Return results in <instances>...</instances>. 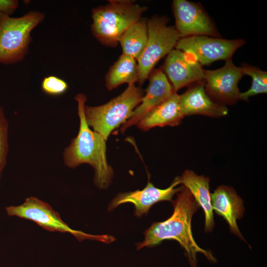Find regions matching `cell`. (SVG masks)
<instances>
[{"mask_svg":"<svg viewBox=\"0 0 267 267\" xmlns=\"http://www.w3.org/2000/svg\"><path fill=\"white\" fill-rule=\"evenodd\" d=\"M174 212L165 221L155 222L144 232V240L137 244V249L158 245L166 239L178 241L185 250L191 267H196V254H204L212 262L216 260L211 253L200 248L195 241L191 231V220L200 206L190 191L184 188L173 201Z\"/></svg>","mask_w":267,"mask_h":267,"instance_id":"obj_1","label":"cell"},{"mask_svg":"<svg viewBox=\"0 0 267 267\" xmlns=\"http://www.w3.org/2000/svg\"><path fill=\"white\" fill-rule=\"evenodd\" d=\"M74 98L78 104L79 130L76 137L72 139L63 151L64 164L71 168L84 163L89 164L94 170L95 184L100 189H105L110 185L113 177V169L107 160L106 140L91 130L87 123L84 113L86 95L78 93Z\"/></svg>","mask_w":267,"mask_h":267,"instance_id":"obj_2","label":"cell"},{"mask_svg":"<svg viewBox=\"0 0 267 267\" xmlns=\"http://www.w3.org/2000/svg\"><path fill=\"white\" fill-rule=\"evenodd\" d=\"M147 7L131 0H110L91 11L93 36L102 44L114 47L124 32L142 17Z\"/></svg>","mask_w":267,"mask_h":267,"instance_id":"obj_3","label":"cell"},{"mask_svg":"<svg viewBox=\"0 0 267 267\" xmlns=\"http://www.w3.org/2000/svg\"><path fill=\"white\" fill-rule=\"evenodd\" d=\"M44 17L37 10L19 17L0 13V63L11 64L24 59L32 40L31 33Z\"/></svg>","mask_w":267,"mask_h":267,"instance_id":"obj_4","label":"cell"},{"mask_svg":"<svg viewBox=\"0 0 267 267\" xmlns=\"http://www.w3.org/2000/svg\"><path fill=\"white\" fill-rule=\"evenodd\" d=\"M143 96L141 88L134 84L130 85L119 95L104 104L96 106L85 105L84 113L87 123L92 130L107 140L113 130L131 117Z\"/></svg>","mask_w":267,"mask_h":267,"instance_id":"obj_5","label":"cell"},{"mask_svg":"<svg viewBox=\"0 0 267 267\" xmlns=\"http://www.w3.org/2000/svg\"><path fill=\"white\" fill-rule=\"evenodd\" d=\"M168 23L166 17L157 15L147 20V41L137 60L139 85L148 79L158 61L174 49L180 39L175 26Z\"/></svg>","mask_w":267,"mask_h":267,"instance_id":"obj_6","label":"cell"},{"mask_svg":"<svg viewBox=\"0 0 267 267\" xmlns=\"http://www.w3.org/2000/svg\"><path fill=\"white\" fill-rule=\"evenodd\" d=\"M6 211L10 216L32 221L48 231L71 233L79 240L90 239L106 242L108 239L107 235H90L71 228L61 219L58 213L48 204L36 197L26 198L20 205L7 207Z\"/></svg>","mask_w":267,"mask_h":267,"instance_id":"obj_7","label":"cell"},{"mask_svg":"<svg viewBox=\"0 0 267 267\" xmlns=\"http://www.w3.org/2000/svg\"><path fill=\"white\" fill-rule=\"evenodd\" d=\"M245 43L243 39L192 36L179 39L175 48L191 54L203 66L219 60L231 59L235 51Z\"/></svg>","mask_w":267,"mask_h":267,"instance_id":"obj_8","label":"cell"},{"mask_svg":"<svg viewBox=\"0 0 267 267\" xmlns=\"http://www.w3.org/2000/svg\"><path fill=\"white\" fill-rule=\"evenodd\" d=\"M173 9L175 27L180 39L192 36L220 37L213 22L199 4L186 0H174Z\"/></svg>","mask_w":267,"mask_h":267,"instance_id":"obj_9","label":"cell"},{"mask_svg":"<svg viewBox=\"0 0 267 267\" xmlns=\"http://www.w3.org/2000/svg\"><path fill=\"white\" fill-rule=\"evenodd\" d=\"M207 93L215 101L226 106L235 103L240 93L238 82L244 75L241 67L235 66L231 59L224 65L213 70H205Z\"/></svg>","mask_w":267,"mask_h":267,"instance_id":"obj_10","label":"cell"},{"mask_svg":"<svg viewBox=\"0 0 267 267\" xmlns=\"http://www.w3.org/2000/svg\"><path fill=\"white\" fill-rule=\"evenodd\" d=\"M163 72L174 92L193 83L204 81L205 70L190 53L175 48L168 55Z\"/></svg>","mask_w":267,"mask_h":267,"instance_id":"obj_11","label":"cell"},{"mask_svg":"<svg viewBox=\"0 0 267 267\" xmlns=\"http://www.w3.org/2000/svg\"><path fill=\"white\" fill-rule=\"evenodd\" d=\"M179 184H180L179 177H176L171 185L165 189L157 188L148 181L146 187L141 190L118 194L109 204L108 210L111 211L123 203H131L134 206L135 215L140 217L147 214L151 207L156 203L163 201L172 202L173 196L184 187L182 185L176 187Z\"/></svg>","mask_w":267,"mask_h":267,"instance_id":"obj_12","label":"cell"},{"mask_svg":"<svg viewBox=\"0 0 267 267\" xmlns=\"http://www.w3.org/2000/svg\"><path fill=\"white\" fill-rule=\"evenodd\" d=\"M148 78L149 83L146 93L131 117L122 125L121 131L123 133L128 128L136 125L148 112L169 99L174 93L169 80L162 69L153 70Z\"/></svg>","mask_w":267,"mask_h":267,"instance_id":"obj_13","label":"cell"},{"mask_svg":"<svg viewBox=\"0 0 267 267\" xmlns=\"http://www.w3.org/2000/svg\"><path fill=\"white\" fill-rule=\"evenodd\" d=\"M179 103L183 117L201 115L220 118L228 112L226 106L215 101L207 93L202 82L195 83L179 95Z\"/></svg>","mask_w":267,"mask_h":267,"instance_id":"obj_14","label":"cell"},{"mask_svg":"<svg viewBox=\"0 0 267 267\" xmlns=\"http://www.w3.org/2000/svg\"><path fill=\"white\" fill-rule=\"evenodd\" d=\"M211 199L213 210L226 221L231 232L245 241L237 224V220L242 218L245 208L243 200L235 189L229 186L220 185L211 194Z\"/></svg>","mask_w":267,"mask_h":267,"instance_id":"obj_15","label":"cell"},{"mask_svg":"<svg viewBox=\"0 0 267 267\" xmlns=\"http://www.w3.org/2000/svg\"><path fill=\"white\" fill-rule=\"evenodd\" d=\"M182 184L191 193L196 202L204 211L205 215V231L211 232L214 228L215 222L213 210L209 191L210 179L203 175H198L194 171L185 170L179 177Z\"/></svg>","mask_w":267,"mask_h":267,"instance_id":"obj_16","label":"cell"},{"mask_svg":"<svg viewBox=\"0 0 267 267\" xmlns=\"http://www.w3.org/2000/svg\"><path fill=\"white\" fill-rule=\"evenodd\" d=\"M179 95L174 92L171 97L144 115L137 124L139 129L146 131L156 127L176 126L184 117L179 107Z\"/></svg>","mask_w":267,"mask_h":267,"instance_id":"obj_17","label":"cell"},{"mask_svg":"<svg viewBox=\"0 0 267 267\" xmlns=\"http://www.w3.org/2000/svg\"><path fill=\"white\" fill-rule=\"evenodd\" d=\"M138 81L137 61L122 54L105 75V86L111 90L122 84L134 85Z\"/></svg>","mask_w":267,"mask_h":267,"instance_id":"obj_18","label":"cell"},{"mask_svg":"<svg viewBox=\"0 0 267 267\" xmlns=\"http://www.w3.org/2000/svg\"><path fill=\"white\" fill-rule=\"evenodd\" d=\"M147 20L141 18L124 32L119 41L122 53L136 61L143 51L147 41Z\"/></svg>","mask_w":267,"mask_h":267,"instance_id":"obj_19","label":"cell"},{"mask_svg":"<svg viewBox=\"0 0 267 267\" xmlns=\"http://www.w3.org/2000/svg\"><path fill=\"white\" fill-rule=\"evenodd\" d=\"M243 75L252 79L251 88L246 91L240 92L239 99L248 101L249 98L257 94L267 92V72L250 65L244 64L241 66Z\"/></svg>","mask_w":267,"mask_h":267,"instance_id":"obj_20","label":"cell"},{"mask_svg":"<svg viewBox=\"0 0 267 267\" xmlns=\"http://www.w3.org/2000/svg\"><path fill=\"white\" fill-rule=\"evenodd\" d=\"M8 123L4 115L3 109L0 106V175L6 163L8 150Z\"/></svg>","mask_w":267,"mask_h":267,"instance_id":"obj_21","label":"cell"},{"mask_svg":"<svg viewBox=\"0 0 267 267\" xmlns=\"http://www.w3.org/2000/svg\"><path fill=\"white\" fill-rule=\"evenodd\" d=\"M43 91L50 95H59L64 93L68 89L66 81L55 76L44 78L41 83Z\"/></svg>","mask_w":267,"mask_h":267,"instance_id":"obj_22","label":"cell"},{"mask_svg":"<svg viewBox=\"0 0 267 267\" xmlns=\"http://www.w3.org/2000/svg\"><path fill=\"white\" fill-rule=\"evenodd\" d=\"M17 0H0V13L10 16L18 7Z\"/></svg>","mask_w":267,"mask_h":267,"instance_id":"obj_23","label":"cell"},{"mask_svg":"<svg viewBox=\"0 0 267 267\" xmlns=\"http://www.w3.org/2000/svg\"></svg>","mask_w":267,"mask_h":267,"instance_id":"obj_24","label":"cell"}]
</instances>
